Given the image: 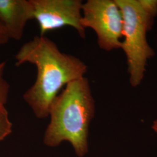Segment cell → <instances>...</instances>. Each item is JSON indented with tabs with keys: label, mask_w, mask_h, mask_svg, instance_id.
Listing matches in <instances>:
<instances>
[{
	"label": "cell",
	"mask_w": 157,
	"mask_h": 157,
	"mask_svg": "<svg viewBox=\"0 0 157 157\" xmlns=\"http://www.w3.org/2000/svg\"><path fill=\"white\" fill-rule=\"evenodd\" d=\"M32 19L30 0H0V23L10 39L21 40L27 23Z\"/></svg>",
	"instance_id": "6"
},
{
	"label": "cell",
	"mask_w": 157,
	"mask_h": 157,
	"mask_svg": "<svg viewBox=\"0 0 157 157\" xmlns=\"http://www.w3.org/2000/svg\"><path fill=\"white\" fill-rule=\"evenodd\" d=\"M115 1L124 19L121 49L127 58L129 82L136 87L143 81L148 61L155 54L147 40L153 21L146 15L138 0Z\"/></svg>",
	"instance_id": "3"
},
{
	"label": "cell",
	"mask_w": 157,
	"mask_h": 157,
	"mask_svg": "<svg viewBox=\"0 0 157 157\" xmlns=\"http://www.w3.org/2000/svg\"><path fill=\"white\" fill-rule=\"evenodd\" d=\"M15 65L29 63L37 68L33 84L23 98L39 119L49 116L56 96L69 83L85 76L87 66L73 55L64 53L45 36H36L24 43L15 56Z\"/></svg>",
	"instance_id": "1"
},
{
	"label": "cell",
	"mask_w": 157,
	"mask_h": 157,
	"mask_svg": "<svg viewBox=\"0 0 157 157\" xmlns=\"http://www.w3.org/2000/svg\"><path fill=\"white\" fill-rule=\"evenodd\" d=\"M12 124L5 105L0 103V141L12 133Z\"/></svg>",
	"instance_id": "7"
},
{
	"label": "cell",
	"mask_w": 157,
	"mask_h": 157,
	"mask_svg": "<svg viewBox=\"0 0 157 157\" xmlns=\"http://www.w3.org/2000/svg\"><path fill=\"white\" fill-rule=\"evenodd\" d=\"M94 113L95 101L88 78L84 76L69 83L51 104L44 144L55 147L67 141L78 157H84L88 152L89 128Z\"/></svg>",
	"instance_id": "2"
},
{
	"label": "cell",
	"mask_w": 157,
	"mask_h": 157,
	"mask_svg": "<svg viewBox=\"0 0 157 157\" xmlns=\"http://www.w3.org/2000/svg\"><path fill=\"white\" fill-rule=\"evenodd\" d=\"M152 128L154 130V132H156L157 133V120H155V121L153 122V124H152Z\"/></svg>",
	"instance_id": "11"
},
{
	"label": "cell",
	"mask_w": 157,
	"mask_h": 157,
	"mask_svg": "<svg viewBox=\"0 0 157 157\" xmlns=\"http://www.w3.org/2000/svg\"><path fill=\"white\" fill-rule=\"evenodd\" d=\"M81 23L91 29L100 48L110 51L121 48L124 19L115 0H88L82 6Z\"/></svg>",
	"instance_id": "4"
},
{
	"label": "cell",
	"mask_w": 157,
	"mask_h": 157,
	"mask_svg": "<svg viewBox=\"0 0 157 157\" xmlns=\"http://www.w3.org/2000/svg\"><path fill=\"white\" fill-rule=\"evenodd\" d=\"M33 19L39 24L40 35L65 26L73 28L84 38L82 25L83 1L81 0H30Z\"/></svg>",
	"instance_id": "5"
},
{
	"label": "cell",
	"mask_w": 157,
	"mask_h": 157,
	"mask_svg": "<svg viewBox=\"0 0 157 157\" xmlns=\"http://www.w3.org/2000/svg\"><path fill=\"white\" fill-rule=\"evenodd\" d=\"M9 37L6 33V30L0 23V43L1 45L6 44L9 41Z\"/></svg>",
	"instance_id": "10"
},
{
	"label": "cell",
	"mask_w": 157,
	"mask_h": 157,
	"mask_svg": "<svg viewBox=\"0 0 157 157\" xmlns=\"http://www.w3.org/2000/svg\"><path fill=\"white\" fill-rule=\"evenodd\" d=\"M147 17L151 21L157 15V0H138Z\"/></svg>",
	"instance_id": "9"
},
{
	"label": "cell",
	"mask_w": 157,
	"mask_h": 157,
	"mask_svg": "<svg viewBox=\"0 0 157 157\" xmlns=\"http://www.w3.org/2000/svg\"><path fill=\"white\" fill-rule=\"evenodd\" d=\"M6 66V62H0V103L4 105L8 101L10 89V84L4 77Z\"/></svg>",
	"instance_id": "8"
},
{
	"label": "cell",
	"mask_w": 157,
	"mask_h": 157,
	"mask_svg": "<svg viewBox=\"0 0 157 157\" xmlns=\"http://www.w3.org/2000/svg\"><path fill=\"white\" fill-rule=\"evenodd\" d=\"M0 45H2L1 44V43H0Z\"/></svg>",
	"instance_id": "12"
}]
</instances>
